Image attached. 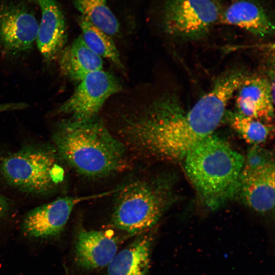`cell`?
<instances>
[{"instance_id":"obj_1","label":"cell","mask_w":275,"mask_h":275,"mask_svg":"<svg viewBox=\"0 0 275 275\" xmlns=\"http://www.w3.org/2000/svg\"><path fill=\"white\" fill-rule=\"evenodd\" d=\"M244 78L240 71L227 73L188 109L177 96H161L137 112L122 116L120 133L146 154L172 161L183 159L195 145L214 134Z\"/></svg>"},{"instance_id":"obj_2","label":"cell","mask_w":275,"mask_h":275,"mask_svg":"<svg viewBox=\"0 0 275 275\" xmlns=\"http://www.w3.org/2000/svg\"><path fill=\"white\" fill-rule=\"evenodd\" d=\"M52 138L60 157L84 176L104 177L124 166V144L98 117L84 121L63 120Z\"/></svg>"},{"instance_id":"obj_3","label":"cell","mask_w":275,"mask_h":275,"mask_svg":"<svg viewBox=\"0 0 275 275\" xmlns=\"http://www.w3.org/2000/svg\"><path fill=\"white\" fill-rule=\"evenodd\" d=\"M183 159L187 176L210 207H217L238 191L245 158L221 138L209 136Z\"/></svg>"},{"instance_id":"obj_4","label":"cell","mask_w":275,"mask_h":275,"mask_svg":"<svg viewBox=\"0 0 275 275\" xmlns=\"http://www.w3.org/2000/svg\"><path fill=\"white\" fill-rule=\"evenodd\" d=\"M167 185L157 177L138 179L120 187L112 216L113 225L132 235L152 228L169 203Z\"/></svg>"},{"instance_id":"obj_5","label":"cell","mask_w":275,"mask_h":275,"mask_svg":"<svg viewBox=\"0 0 275 275\" xmlns=\"http://www.w3.org/2000/svg\"><path fill=\"white\" fill-rule=\"evenodd\" d=\"M2 173L11 185L33 193L49 191L62 181L63 169L54 154L39 148L23 149L4 158Z\"/></svg>"},{"instance_id":"obj_6","label":"cell","mask_w":275,"mask_h":275,"mask_svg":"<svg viewBox=\"0 0 275 275\" xmlns=\"http://www.w3.org/2000/svg\"><path fill=\"white\" fill-rule=\"evenodd\" d=\"M28 0H0V49L17 57L30 51L36 42L39 22Z\"/></svg>"},{"instance_id":"obj_7","label":"cell","mask_w":275,"mask_h":275,"mask_svg":"<svg viewBox=\"0 0 275 275\" xmlns=\"http://www.w3.org/2000/svg\"><path fill=\"white\" fill-rule=\"evenodd\" d=\"M221 11L216 0H167L163 9V26L170 35L198 39L218 21Z\"/></svg>"},{"instance_id":"obj_8","label":"cell","mask_w":275,"mask_h":275,"mask_svg":"<svg viewBox=\"0 0 275 275\" xmlns=\"http://www.w3.org/2000/svg\"><path fill=\"white\" fill-rule=\"evenodd\" d=\"M122 88L119 80L111 73L103 70L90 72L78 82L58 112L69 115L70 119L77 121L94 118L106 100Z\"/></svg>"},{"instance_id":"obj_9","label":"cell","mask_w":275,"mask_h":275,"mask_svg":"<svg viewBox=\"0 0 275 275\" xmlns=\"http://www.w3.org/2000/svg\"><path fill=\"white\" fill-rule=\"evenodd\" d=\"M91 196L60 198L30 210L24 216L21 230L26 237L38 240H50L63 231L75 206L79 202L109 194Z\"/></svg>"},{"instance_id":"obj_10","label":"cell","mask_w":275,"mask_h":275,"mask_svg":"<svg viewBox=\"0 0 275 275\" xmlns=\"http://www.w3.org/2000/svg\"><path fill=\"white\" fill-rule=\"evenodd\" d=\"M273 83L261 76L245 77L236 90L237 113L271 122L274 117Z\"/></svg>"},{"instance_id":"obj_11","label":"cell","mask_w":275,"mask_h":275,"mask_svg":"<svg viewBox=\"0 0 275 275\" xmlns=\"http://www.w3.org/2000/svg\"><path fill=\"white\" fill-rule=\"evenodd\" d=\"M274 163L253 170L242 169L238 190L250 208L260 212H267L274 206Z\"/></svg>"},{"instance_id":"obj_12","label":"cell","mask_w":275,"mask_h":275,"mask_svg":"<svg viewBox=\"0 0 275 275\" xmlns=\"http://www.w3.org/2000/svg\"><path fill=\"white\" fill-rule=\"evenodd\" d=\"M117 250V239L103 231L82 229L77 234L75 259L84 268L93 269L107 266Z\"/></svg>"},{"instance_id":"obj_13","label":"cell","mask_w":275,"mask_h":275,"mask_svg":"<svg viewBox=\"0 0 275 275\" xmlns=\"http://www.w3.org/2000/svg\"><path fill=\"white\" fill-rule=\"evenodd\" d=\"M222 23L242 29L260 37L271 34L274 26L266 11L252 0H236L221 11Z\"/></svg>"},{"instance_id":"obj_14","label":"cell","mask_w":275,"mask_h":275,"mask_svg":"<svg viewBox=\"0 0 275 275\" xmlns=\"http://www.w3.org/2000/svg\"><path fill=\"white\" fill-rule=\"evenodd\" d=\"M59 58L62 73L77 83L90 72L103 70L102 58L86 45L81 35L63 49Z\"/></svg>"},{"instance_id":"obj_15","label":"cell","mask_w":275,"mask_h":275,"mask_svg":"<svg viewBox=\"0 0 275 275\" xmlns=\"http://www.w3.org/2000/svg\"><path fill=\"white\" fill-rule=\"evenodd\" d=\"M151 241L143 236L117 253L108 264L107 275H147Z\"/></svg>"},{"instance_id":"obj_16","label":"cell","mask_w":275,"mask_h":275,"mask_svg":"<svg viewBox=\"0 0 275 275\" xmlns=\"http://www.w3.org/2000/svg\"><path fill=\"white\" fill-rule=\"evenodd\" d=\"M38 6L41 17L37 40L46 45L62 42L67 35L65 18L59 4L56 0H28Z\"/></svg>"},{"instance_id":"obj_17","label":"cell","mask_w":275,"mask_h":275,"mask_svg":"<svg viewBox=\"0 0 275 275\" xmlns=\"http://www.w3.org/2000/svg\"><path fill=\"white\" fill-rule=\"evenodd\" d=\"M77 22L86 45L101 58L108 59L117 67L123 69L119 53L112 37L82 15L78 17Z\"/></svg>"},{"instance_id":"obj_18","label":"cell","mask_w":275,"mask_h":275,"mask_svg":"<svg viewBox=\"0 0 275 275\" xmlns=\"http://www.w3.org/2000/svg\"><path fill=\"white\" fill-rule=\"evenodd\" d=\"M71 1L81 15L108 36L116 37L119 34V22L106 0Z\"/></svg>"},{"instance_id":"obj_19","label":"cell","mask_w":275,"mask_h":275,"mask_svg":"<svg viewBox=\"0 0 275 275\" xmlns=\"http://www.w3.org/2000/svg\"><path fill=\"white\" fill-rule=\"evenodd\" d=\"M230 117L231 127L249 144L253 146L266 142L274 132L271 122L243 116L238 113Z\"/></svg>"},{"instance_id":"obj_20","label":"cell","mask_w":275,"mask_h":275,"mask_svg":"<svg viewBox=\"0 0 275 275\" xmlns=\"http://www.w3.org/2000/svg\"><path fill=\"white\" fill-rule=\"evenodd\" d=\"M274 163L271 153L259 146H253L244 159L243 170H253Z\"/></svg>"},{"instance_id":"obj_21","label":"cell","mask_w":275,"mask_h":275,"mask_svg":"<svg viewBox=\"0 0 275 275\" xmlns=\"http://www.w3.org/2000/svg\"><path fill=\"white\" fill-rule=\"evenodd\" d=\"M10 203L7 198L0 194V220L2 219L8 212L9 209Z\"/></svg>"}]
</instances>
